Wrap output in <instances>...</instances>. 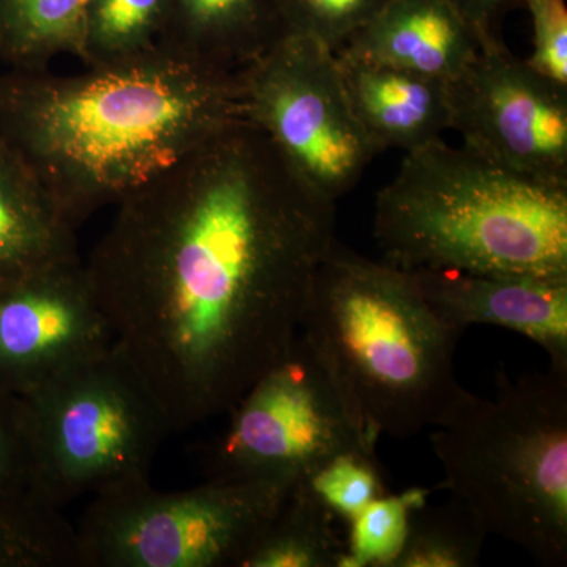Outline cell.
Segmentation results:
<instances>
[{"label":"cell","instance_id":"6","mask_svg":"<svg viewBox=\"0 0 567 567\" xmlns=\"http://www.w3.org/2000/svg\"><path fill=\"white\" fill-rule=\"evenodd\" d=\"M24 399L32 488L63 506L151 481L173 429L123 354L111 346Z\"/></svg>","mask_w":567,"mask_h":567},{"label":"cell","instance_id":"13","mask_svg":"<svg viewBox=\"0 0 567 567\" xmlns=\"http://www.w3.org/2000/svg\"><path fill=\"white\" fill-rule=\"evenodd\" d=\"M480 50V32L451 0H388L338 54L453 82Z\"/></svg>","mask_w":567,"mask_h":567},{"label":"cell","instance_id":"12","mask_svg":"<svg viewBox=\"0 0 567 567\" xmlns=\"http://www.w3.org/2000/svg\"><path fill=\"white\" fill-rule=\"evenodd\" d=\"M443 322L465 331L494 324L527 336L546 350L550 368L567 371V279L410 271Z\"/></svg>","mask_w":567,"mask_h":567},{"label":"cell","instance_id":"14","mask_svg":"<svg viewBox=\"0 0 567 567\" xmlns=\"http://www.w3.org/2000/svg\"><path fill=\"white\" fill-rule=\"evenodd\" d=\"M336 55L354 115L377 151H416L451 130L450 82Z\"/></svg>","mask_w":567,"mask_h":567},{"label":"cell","instance_id":"9","mask_svg":"<svg viewBox=\"0 0 567 567\" xmlns=\"http://www.w3.org/2000/svg\"><path fill=\"white\" fill-rule=\"evenodd\" d=\"M240 80L246 121L293 174L333 204L352 192L380 152L354 115L336 51L281 35Z\"/></svg>","mask_w":567,"mask_h":567},{"label":"cell","instance_id":"4","mask_svg":"<svg viewBox=\"0 0 567 567\" xmlns=\"http://www.w3.org/2000/svg\"><path fill=\"white\" fill-rule=\"evenodd\" d=\"M374 238L406 271L567 279V186L440 140L406 152L377 196Z\"/></svg>","mask_w":567,"mask_h":567},{"label":"cell","instance_id":"26","mask_svg":"<svg viewBox=\"0 0 567 567\" xmlns=\"http://www.w3.org/2000/svg\"><path fill=\"white\" fill-rule=\"evenodd\" d=\"M0 486L32 488L24 399L0 388Z\"/></svg>","mask_w":567,"mask_h":567},{"label":"cell","instance_id":"18","mask_svg":"<svg viewBox=\"0 0 567 567\" xmlns=\"http://www.w3.org/2000/svg\"><path fill=\"white\" fill-rule=\"evenodd\" d=\"M87 0H0V61L10 69H48L84 55Z\"/></svg>","mask_w":567,"mask_h":567},{"label":"cell","instance_id":"21","mask_svg":"<svg viewBox=\"0 0 567 567\" xmlns=\"http://www.w3.org/2000/svg\"><path fill=\"white\" fill-rule=\"evenodd\" d=\"M487 533L461 502L425 503L410 520L404 546L391 567H473L480 565Z\"/></svg>","mask_w":567,"mask_h":567},{"label":"cell","instance_id":"1","mask_svg":"<svg viewBox=\"0 0 567 567\" xmlns=\"http://www.w3.org/2000/svg\"><path fill=\"white\" fill-rule=\"evenodd\" d=\"M336 240V204L240 121L115 205L84 265L112 346L181 431L289 352Z\"/></svg>","mask_w":567,"mask_h":567},{"label":"cell","instance_id":"7","mask_svg":"<svg viewBox=\"0 0 567 567\" xmlns=\"http://www.w3.org/2000/svg\"><path fill=\"white\" fill-rule=\"evenodd\" d=\"M292 486L208 480L159 492L141 481L103 492L76 527L80 567H240Z\"/></svg>","mask_w":567,"mask_h":567},{"label":"cell","instance_id":"24","mask_svg":"<svg viewBox=\"0 0 567 567\" xmlns=\"http://www.w3.org/2000/svg\"><path fill=\"white\" fill-rule=\"evenodd\" d=\"M303 483L336 518L347 524L380 496L390 494L375 453L352 451L339 454Z\"/></svg>","mask_w":567,"mask_h":567},{"label":"cell","instance_id":"5","mask_svg":"<svg viewBox=\"0 0 567 567\" xmlns=\"http://www.w3.org/2000/svg\"><path fill=\"white\" fill-rule=\"evenodd\" d=\"M434 429L445 487L484 532L566 566L567 371L505 380L492 399L464 390Z\"/></svg>","mask_w":567,"mask_h":567},{"label":"cell","instance_id":"17","mask_svg":"<svg viewBox=\"0 0 567 567\" xmlns=\"http://www.w3.org/2000/svg\"><path fill=\"white\" fill-rule=\"evenodd\" d=\"M336 520L308 484L298 481L240 567H341L346 540Z\"/></svg>","mask_w":567,"mask_h":567},{"label":"cell","instance_id":"2","mask_svg":"<svg viewBox=\"0 0 567 567\" xmlns=\"http://www.w3.org/2000/svg\"><path fill=\"white\" fill-rule=\"evenodd\" d=\"M240 121V73L162 47L78 74L0 73V133L74 227Z\"/></svg>","mask_w":567,"mask_h":567},{"label":"cell","instance_id":"27","mask_svg":"<svg viewBox=\"0 0 567 567\" xmlns=\"http://www.w3.org/2000/svg\"><path fill=\"white\" fill-rule=\"evenodd\" d=\"M480 35L494 32V21L517 0H451Z\"/></svg>","mask_w":567,"mask_h":567},{"label":"cell","instance_id":"22","mask_svg":"<svg viewBox=\"0 0 567 567\" xmlns=\"http://www.w3.org/2000/svg\"><path fill=\"white\" fill-rule=\"evenodd\" d=\"M431 491L412 487L383 495L349 524L341 567H391L404 546L413 514L429 503Z\"/></svg>","mask_w":567,"mask_h":567},{"label":"cell","instance_id":"15","mask_svg":"<svg viewBox=\"0 0 567 567\" xmlns=\"http://www.w3.org/2000/svg\"><path fill=\"white\" fill-rule=\"evenodd\" d=\"M74 233L39 175L0 133V293L80 256Z\"/></svg>","mask_w":567,"mask_h":567},{"label":"cell","instance_id":"19","mask_svg":"<svg viewBox=\"0 0 567 567\" xmlns=\"http://www.w3.org/2000/svg\"><path fill=\"white\" fill-rule=\"evenodd\" d=\"M0 567H80L76 527L33 488L0 486Z\"/></svg>","mask_w":567,"mask_h":567},{"label":"cell","instance_id":"11","mask_svg":"<svg viewBox=\"0 0 567 567\" xmlns=\"http://www.w3.org/2000/svg\"><path fill=\"white\" fill-rule=\"evenodd\" d=\"M112 346L80 256L0 293V388L28 398Z\"/></svg>","mask_w":567,"mask_h":567},{"label":"cell","instance_id":"8","mask_svg":"<svg viewBox=\"0 0 567 567\" xmlns=\"http://www.w3.org/2000/svg\"><path fill=\"white\" fill-rule=\"evenodd\" d=\"M227 415L205 456L208 480L295 484L339 454L375 453L379 440L354 417L300 334Z\"/></svg>","mask_w":567,"mask_h":567},{"label":"cell","instance_id":"3","mask_svg":"<svg viewBox=\"0 0 567 567\" xmlns=\"http://www.w3.org/2000/svg\"><path fill=\"white\" fill-rule=\"evenodd\" d=\"M361 425L380 439L434 427L464 393L443 322L410 271L336 240L317 268L300 333Z\"/></svg>","mask_w":567,"mask_h":567},{"label":"cell","instance_id":"23","mask_svg":"<svg viewBox=\"0 0 567 567\" xmlns=\"http://www.w3.org/2000/svg\"><path fill=\"white\" fill-rule=\"evenodd\" d=\"M388 0H276L282 35L305 37L338 52Z\"/></svg>","mask_w":567,"mask_h":567},{"label":"cell","instance_id":"10","mask_svg":"<svg viewBox=\"0 0 567 567\" xmlns=\"http://www.w3.org/2000/svg\"><path fill=\"white\" fill-rule=\"evenodd\" d=\"M451 130L464 147L506 169L567 186V89L507 51L495 32L450 82Z\"/></svg>","mask_w":567,"mask_h":567},{"label":"cell","instance_id":"20","mask_svg":"<svg viewBox=\"0 0 567 567\" xmlns=\"http://www.w3.org/2000/svg\"><path fill=\"white\" fill-rule=\"evenodd\" d=\"M169 0H87L85 66L132 61L158 50Z\"/></svg>","mask_w":567,"mask_h":567},{"label":"cell","instance_id":"25","mask_svg":"<svg viewBox=\"0 0 567 567\" xmlns=\"http://www.w3.org/2000/svg\"><path fill=\"white\" fill-rule=\"evenodd\" d=\"M533 24V52L527 63L536 73L567 89L566 0H522Z\"/></svg>","mask_w":567,"mask_h":567},{"label":"cell","instance_id":"16","mask_svg":"<svg viewBox=\"0 0 567 567\" xmlns=\"http://www.w3.org/2000/svg\"><path fill=\"white\" fill-rule=\"evenodd\" d=\"M282 35L276 0H169L163 50L240 73Z\"/></svg>","mask_w":567,"mask_h":567}]
</instances>
